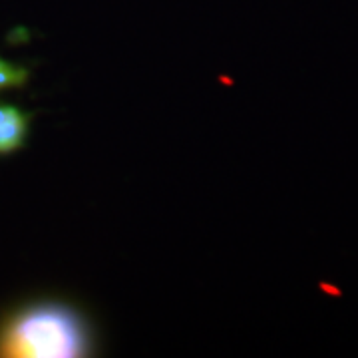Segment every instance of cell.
Masks as SVG:
<instances>
[{
	"label": "cell",
	"mask_w": 358,
	"mask_h": 358,
	"mask_svg": "<svg viewBox=\"0 0 358 358\" xmlns=\"http://www.w3.org/2000/svg\"><path fill=\"white\" fill-rule=\"evenodd\" d=\"M26 72L16 68V66L8 64L4 60H0V88H13V86H20L24 82Z\"/></svg>",
	"instance_id": "cell-3"
},
{
	"label": "cell",
	"mask_w": 358,
	"mask_h": 358,
	"mask_svg": "<svg viewBox=\"0 0 358 358\" xmlns=\"http://www.w3.org/2000/svg\"><path fill=\"white\" fill-rule=\"evenodd\" d=\"M90 346L86 320L64 303L28 305L0 327V357L74 358Z\"/></svg>",
	"instance_id": "cell-1"
},
{
	"label": "cell",
	"mask_w": 358,
	"mask_h": 358,
	"mask_svg": "<svg viewBox=\"0 0 358 358\" xmlns=\"http://www.w3.org/2000/svg\"><path fill=\"white\" fill-rule=\"evenodd\" d=\"M28 115L10 103H0V155L13 154L26 140Z\"/></svg>",
	"instance_id": "cell-2"
}]
</instances>
